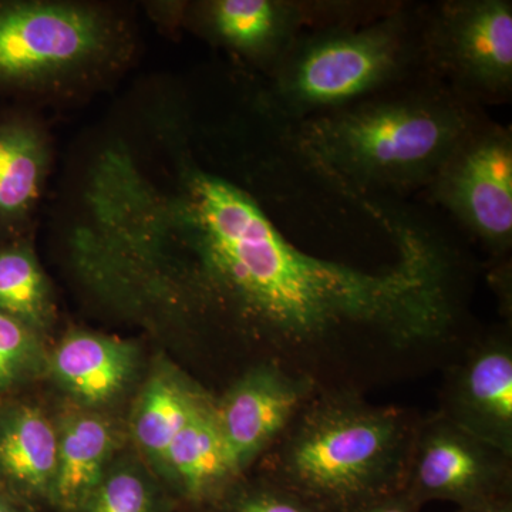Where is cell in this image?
I'll use <instances>...</instances> for the list:
<instances>
[{
    "label": "cell",
    "mask_w": 512,
    "mask_h": 512,
    "mask_svg": "<svg viewBox=\"0 0 512 512\" xmlns=\"http://www.w3.org/2000/svg\"><path fill=\"white\" fill-rule=\"evenodd\" d=\"M133 221L167 302L221 320L265 348L266 362L319 382V367L350 342L429 348L456 322L450 256L416 229L397 234L400 258L386 271L325 261L286 241L248 192L188 161L174 187L140 192Z\"/></svg>",
    "instance_id": "obj_1"
},
{
    "label": "cell",
    "mask_w": 512,
    "mask_h": 512,
    "mask_svg": "<svg viewBox=\"0 0 512 512\" xmlns=\"http://www.w3.org/2000/svg\"><path fill=\"white\" fill-rule=\"evenodd\" d=\"M485 117L430 74L288 128L299 154L355 197L426 190Z\"/></svg>",
    "instance_id": "obj_2"
},
{
    "label": "cell",
    "mask_w": 512,
    "mask_h": 512,
    "mask_svg": "<svg viewBox=\"0 0 512 512\" xmlns=\"http://www.w3.org/2000/svg\"><path fill=\"white\" fill-rule=\"evenodd\" d=\"M419 417L320 387L266 451V478L319 512H359L403 491Z\"/></svg>",
    "instance_id": "obj_3"
},
{
    "label": "cell",
    "mask_w": 512,
    "mask_h": 512,
    "mask_svg": "<svg viewBox=\"0 0 512 512\" xmlns=\"http://www.w3.org/2000/svg\"><path fill=\"white\" fill-rule=\"evenodd\" d=\"M424 5L305 30L268 76V109L291 128L427 73Z\"/></svg>",
    "instance_id": "obj_4"
},
{
    "label": "cell",
    "mask_w": 512,
    "mask_h": 512,
    "mask_svg": "<svg viewBox=\"0 0 512 512\" xmlns=\"http://www.w3.org/2000/svg\"><path fill=\"white\" fill-rule=\"evenodd\" d=\"M427 73L484 109L512 96L511 0H443L424 5Z\"/></svg>",
    "instance_id": "obj_5"
},
{
    "label": "cell",
    "mask_w": 512,
    "mask_h": 512,
    "mask_svg": "<svg viewBox=\"0 0 512 512\" xmlns=\"http://www.w3.org/2000/svg\"><path fill=\"white\" fill-rule=\"evenodd\" d=\"M114 42L106 16L70 3H0V86L56 82L99 63Z\"/></svg>",
    "instance_id": "obj_6"
},
{
    "label": "cell",
    "mask_w": 512,
    "mask_h": 512,
    "mask_svg": "<svg viewBox=\"0 0 512 512\" xmlns=\"http://www.w3.org/2000/svg\"><path fill=\"white\" fill-rule=\"evenodd\" d=\"M430 200L495 259L512 247V131L484 117L427 185Z\"/></svg>",
    "instance_id": "obj_7"
},
{
    "label": "cell",
    "mask_w": 512,
    "mask_h": 512,
    "mask_svg": "<svg viewBox=\"0 0 512 512\" xmlns=\"http://www.w3.org/2000/svg\"><path fill=\"white\" fill-rule=\"evenodd\" d=\"M403 491L420 507L447 501L460 508L512 497V457L439 412L417 424Z\"/></svg>",
    "instance_id": "obj_8"
},
{
    "label": "cell",
    "mask_w": 512,
    "mask_h": 512,
    "mask_svg": "<svg viewBox=\"0 0 512 512\" xmlns=\"http://www.w3.org/2000/svg\"><path fill=\"white\" fill-rule=\"evenodd\" d=\"M372 5L306 0H215L201 6L202 29L220 45L274 72L305 30L360 22Z\"/></svg>",
    "instance_id": "obj_9"
},
{
    "label": "cell",
    "mask_w": 512,
    "mask_h": 512,
    "mask_svg": "<svg viewBox=\"0 0 512 512\" xmlns=\"http://www.w3.org/2000/svg\"><path fill=\"white\" fill-rule=\"evenodd\" d=\"M320 387L322 383L311 375L261 362L214 402L222 437L242 474L274 446Z\"/></svg>",
    "instance_id": "obj_10"
},
{
    "label": "cell",
    "mask_w": 512,
    "mask_h": 512,
    "mask_svg": "<svg viewBox=\"0 0 512 512\" xmlns=\"http://www.w3.org/2000/svg\"><path fill=\"white\" fill-rule=\"evenodd\" d=\"M448 420L512 457V346L485 339L451 373L444 406Z\"/></svg>",
    "instance_id": "obj_11"
},
{
    "label": "cell",
    "mask_w": 512,
    "mask_h": 512,
    "mask_svg": "<svg viewBox=\"0 0 512 512\" xmlns=\"http://www.w3.org/2000/svg\"><path fill=\"white\" fill-rule=\"evenodd\" d=\"M163 463L184 500L210 508L244 478L222 437L212 400L178 433Z\"/></svg>",
    "instance_id": "obj_12"
},
{
    "label": "cell",
    "mask_w": 512,
    "mask_h": 512,
    "mask_svg": "<svg viewBox=\"0 0 512 512\" xmlns=\"http://www.w3.org/2000/svg\"><path fill=\"white\" fill-rule=\"evenodd\" d=\"M59 434L37 407L0 413V483L28 505L50 504L57 468Z\"/></svg>",
    "instance_id": "obj_13"
},
{
    "label": "cell",
    "mask_w": 512,
    "mask_h": 512,
    "mask_svg": "<svg viewBox=\"0 0 512 512\" xmlns=\"http://www.w3.org/2000/svg\"><path fill=\"white\" fill-rule=\"evenodd\" d=\"M59 434L57 468L50 504L59 512H79L109 470L113 429L94 413L69 416Z\"/></svg>",
    "instance_id": "obj_14"
},
{
    "label": "cell",
    "mask_w": 512,
    "mask_h": 512,
    "mask_svg": "<svg viewBox=\"0 0 512 512\" xmlns=\"http://www.w3.org/2000/svg\"><path fill=\"white\" fill-rule=\"evenodd\" d=\"M136 366V355L120 340L74 333L52 356L56 379L84 403L100 404L124 389Z\"/></svg>",
    "instance_id": "obj_15"
},
{
    "label": "cell",
    "mask_w": 512,
    "mask_h": 512,
    "mask_svg": "<svg viewBox=\"0 0 512 512\" xmlns=\"http://www.w3.org/2000/svg\"><path fill=\"white\" fill-rule=\"evenodd\" d=\"M174 367L161 366L147 380L133 416V434L148 457L163 461L175 437L210 402Z\"/></svg>",
    "instance_id": "obj_16"
},
{
    "label": "cell",
    "mask_w": 512,
    "mask_h": 512,
    "mask_svg": "<svg viewBox=\"0 0 512 512\" xmlns=\"http://www.w3.org/2000/svg\"><path fill=\"white\" fill-rule=\"evenodd\" d=\"M46 150L36 130L23 124L0 127V217H19L39 195Z\"/></svg>",
    "instance_id": "obj_17"
},
{
    "label": "cell",
    "mask_w": 512,
    "mask_h": 512,
    "mask_svg": "<svg viewBox=\"0 0 512 512\" xmlns=\"http://www.w3.org/2000/svg\"><path fill=\"white\" fill-rule=\"evenodd\" d=\"M0 311L42 328L50 315L49 288L35 256L26 248L0 251Z\"/></svg>",
    "instance_id": "obj_18"
},
{
    "label": "cell",
    "mask_w": 512,
    "mask_h": 512,
    "mask_svg": "<svg viewBox=\"0 0 512 512\" xmlns=\"http://www.w3.org/2000/svg\"><path fill=\"white\" fill-rule=\"evenodd\" d=\"M79 512H170L156 481L137 466H110Z\"/></svg>",
    "instance_id": "obj_19"
},
{
    "label": "cell",
    "mask_w": 512,
    "mask_h": 512,
    "mask_svg": "<svg viewBox=\"0 0 512 512\" xmlns=\"http://www.w3.org/2000/svg\"><path fill=\"white\" fill-rule=\"evenodd\" d=\"M215 512H319L292 491L262 478L247 484L242 478L229 490L220 503L211 508Z\"/></svg>",
    "instance_id": "obj_20"
},
{
    "label": "cell",
    "mask_w": 512,
    "mask_h": 512,
    "mask_svg": "<svg viewBox=\"0 0 512 512\" xmlns=\"http://www.w3.org/2000/svg\"><path fill=\"white\" fill-rule=\"evenodd\" d=\"M33 330L0 311V389L15 382L35 355Z\"/></svg>",
    "instance_id": "obj_21"
},
{
    "label": "cell",
    "mask_w": 512,
    "mask_h": 512,
    "mask_svg": "<svg viewBox=\"0 0 512 512\" xmlns=\"http://www.w3.org/2000/svg\"><path fill=\"white\" fill-rule=\"evenodd\" d=\"M420 510L419 504L414 503L404 491H400V493L383 498L359 512H420Z\"/></svg>",
    "instance_id": "obj_22"
},
{
    "label": "cell",
    "mask_w": 512,
    "mask_h": 512,
    "mask_svg": "<svg viewBox=\"0 0 512 512\" xmlns=\"http://www.w3.org/2000/svg\"><path fill=\"white\" fill-rule=\"evenodd\" d=\"M457 512H512V497L460 507Z\"/></svg>",
    "instance_id": "obj_23"
},
{
    "label": "cell",
    "mask_w": 512,
    "mask_h": 512,
    "mask_svg": "<svg viewBox=\"0 0 512 512\" xmlns=\"http://www.w3.org/2000/svg\"><path fill=\"white\" fill-rule=\"evenodd\" d=\"M0 512H32L30 505L20 501L8 488L0 483Z\"/></svg>",
    "instance_id": "obj_24"
}]
</instances>
